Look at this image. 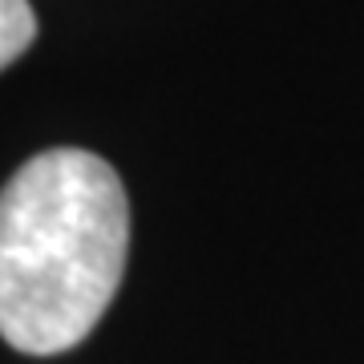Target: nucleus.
<instances>
[{"label":"nucleus","mask_w":364,"mask_h":364,"mask_svg":"<svg viewBox=\"0 0 364 364\" xmlns=\"http://www.w3.org/2000/svg\"><path fill=\"white\" fill-rule=\"evenodd\" d=\"M130 255V203L90 150H45L0 191V336L28 356L77 348Z\"/></svg>","instance_id":"f257e3e1"},{"label":"nucleus","mask_w":364,"mask_h":364,"mask_svg":"<svg viewBox=\"0 0 364 364\" xmlns=\"http://www.w3.org/2000/svg\"><path fill=\"white\" fill-rule=\"evenodd\" d=\"M37 41V16L28 0H0V69H9Z\"/></svg>","instance_id":"f03ea898"}]
</instances>
